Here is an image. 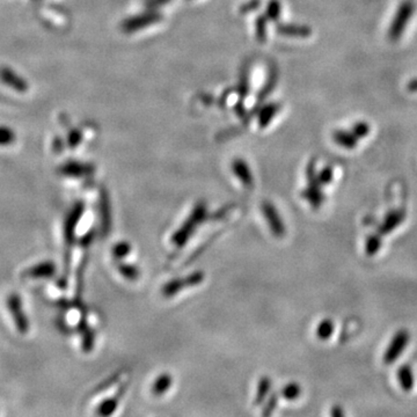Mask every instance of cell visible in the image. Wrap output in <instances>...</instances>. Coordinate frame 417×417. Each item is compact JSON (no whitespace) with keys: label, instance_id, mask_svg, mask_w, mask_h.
<instances>
[{"label":"cell","instance_id":"cell-4","mask_svg":"<svg viewBox=\"0 0 417 417\" xmlns=\"http://www.w3.org/2000/svg\"><path fill=\"white\" fill-rule=\"evenodd\" d=\"M8 309L12 314V319L14 321L15 327L18 332L21 334H27L29 332L30 324L29 319L26 315V312L23 309V300L19 294H12L8 297L6 300Z\"/></svg>","mask_w":417,"mask_h":417},{"label":"cell","instance_id":"cell-33","mask_svg":"<svg viewBox=\"0 0 417 417\" xmlns=\"http://www.w3.org/2000/svg\"><path fill=\"white\" fill-rule=\"evenodd\" d=\"M235 204H232L228 205V206H225V208H220V210H218V211H217V213H215V215H213V219H222V218H223V217L226 216V213H228V211H230V210H232V208H235Z\"/></svg>","mask_w":417,"mask_h":417},{"label":"cell","instance_id":"cell-23","mask_svg":"<svg viewBox=\"0 0 417 417\" xmlns=\"http://www.w3.org/2000/svg\"><path fill=\"white\" fill-rule=\"evenodd\" d=\"M117 268H119V274L123 276L126 280L131 281V282H134V281H137L138 278H139V276H141V272H139V269L132 265H127V263H121V265H119V267H117Z\"/></svg>","mask_w":417,"mask_h":417},{"label":"cell","instance_id":"cell-34","mask_svg":"<svg viewBox=\"0 0 417 417\" xmlns=\"http://www.w3.org/2000/svg\"><path fill=\"white\" fill-rule=\"evenodd\" d=\"M407 90L409 91V92H417V78L413 79V80H410L408 82Z\"/></svg>","mask_w":417,"mask_h":417},{"label":"cell","instance_id":"cell-7","mask_svg":"<svg viewBox=\"0 0 417 417\" xmlns=\"http://www.w3.org/2000/svg\"><path fill=\"white\" fill-rule=\"evenodd\" d=\"M262 213H263L265 219L268 222L269 228L272 230V235H275L276 238H283L285 235V225H284L282 217L280 216V213L276 210L272 202H263Z\"/></svg>","mask_w":417,"mask_h":417},{"label":"cell","instance_id":"cell-11","mask_svg":"<svg viewBox=\"0 0 417 417\" xmlns=\"http://www.w3.org/2000/svg\"><path fill=\"white\" fill-rule=\"evenodd\" d=\"M100 217L101 232L102 235H107L112 228V208L107 193H101L100 196Z\"/></svg>","mask_w":417,"mask_h":417},{"label":"cell","instance_id":"cell-32","mask_svg":"<svg viewBox=\"0 0 417 417\" xmlns=\"http://www.w3.org/2000/svg\"><path fill=\"white\" fill-rule=\"evenodd\" d=\"M94 237H95V232H94V230H92V231L88 232L87 235L82 237V239L79 240V245L82 247L90 246L92 241H93Z\"/></svg>","mask_w":417,"mask_h":417},{"label":"cell","instance_id":"cell-16","mask_svg":"<svg viewBox=\"0 0 417 417\" xmlns=\"http://www.w3.org/2000/svg\"><path fill=\"white\" fill-rule=\"evenodd\" d=\"M302 198L309 202L314 208H320L324 202V195L321 191L320 187L309 186L302 191Z\"/></svg>","mask_w":417,"mask_h":417},{"label":"cell","instance_id":"cell-22","mask_svg":"<svg viewBox=\"0 0 417 417\" xmlns=\"http://www.w3.org/2000/svg\"><path fill=\"white\" fill-rule=\"evenodd\" d=\"M335 324L331 319H324L317 327V336L320 339H328L333 335Z\"/></svg>","mask_w":417,"mask_h":417},{"label":"cell","instance_id":"cell-35","mask_svg":"<svg viewBox=\"0 0 417 417\" xmlns=\"http://www.w3.org/2000/svg\"><path fill=\"white\" fill-rule=\"evenodd\" d=\"M331 414H332L333 416L335 417L344 416V412H343L342 408H339V407H333Z\"/></svg>","mask_w":417,"mask_h":417},{"label":"cell","instance_id":"cell-3","mask_svg":"<svg viewBox=\"0 0 417 417\" xmlns=\"http://www.w3.org/2000/svg\"><path fill=\"white\" fill-rule=\"evenodd\" d=\"M415 11V5L412 0H406L403 4L400 5L394 20L392 23L391 28L388 30V38L391 41H398L400 36L403 35L406 29L407 23H409L410 18Z\"/></svg>","mask_w":417,"mask_h":417},{"label":"cell","instance_id":"cell-19","mask_svg":"<svg viewBox=\"0 0 417 417\" xmlns=\"http://www.w3.org/2000/svg\"><path fill=\"white\" fill-rule=\"evenodd\" d=\"M272 388V381L269 377H262L259 385H257V395H255V403L260 405V403L265 401V398L268 396L270 393V390Z\"/></svg>","mask_w":417,"mask_h":417},{"label":"cell","instance_id":"cell-26","mask_svg":"<svg viewBox=\"0 0 417 417\" xmlns=\"http://www.w3.org/2000/svg\"><path fill=\"white\" fill-rule=\"evenodd\" d=\"M281 394L283 396L285 400L289 401H294L296 398H298L302 394V388L300 385L296 384V383H290L287 386H284L283 390L281 392Z\"/></svg>","mask_w":417,"mask_h":417},{"label":"cell","instance_id":"cell-30","mask_svg":"<svg viewBox=\"0 0 417 417\" xmlns=\"http://www.w3.org/2000/svg\"><path fill=\"white\" fill-rule=\"evenodd\" d=\"M318 180H319L321 186H322V184L326 186L328 183H331V181L333 180V168L329 167V166L324 168V169L318 174Z\"/></svg>","mask_w":417,"mask_h":417},{"label":"cell","instance_id":"cell-15","mask_svg":"<svg viewBox=\"0 0 417 417\" xmlns=\"http://www.w3.org/2000/svg\"><path fill=\"white\" fill-rule=\"evenodd\" d=\"M78 329L79 333L82 334V349L86 353H90L94 348L95 336H94L93 331L88 327V324L86 322L85 317H82V320L79 322Z\"/></svg>","mask_w":417,"mask_h":417},{"label":"cell","instance_id":"cell-20","mask_svg":"<svg viewBox=\"0 0 417 417\" xmlns=\"http://www.w3.org/2000/svg\"><path fill=\"white\" fill-rule=\"evenodd\" d=\"M383 235L380 233H374V235H370L366 238L365 241V253L368 254L369 257H373L379 252L380 248L383 247Z\"/></svg>","mask_w":417,"mask_h":417},{"label":"cell","instance_id":"cell-8","mask_svg":"<svg viewBox=\"0 0 417 417\" xmlns=\"http://www.w3.org/2000/svg\"><path fill=\"white\" fill-rule=\"evenodd\" d=\"M0 82L20 93H25L29 88L28 82L25 80V78L18 75L14 70H12L11 67H0Z\"/></svg>","mask_w":417,"mask_h":417},{"label":"cell","instance_id":"cell-14","mask_svg":"<svg viewBox=\"0 0 417 417\" xmlns=\"http://www.w3.org/2000/svg\"><path fill=\"white\" fill-rule=\"evenodd\" d=\"M334 142L344 149L353 150L357 145L358 138L353 131L336 130L333 134Z\"/></svg>","mask_w":417,"mask_h":417},{"label":"cell","instance_id":"cell-12","mask_svg":"<svg viewBox=\"0 0 417 417\" xmlns=\"http://www.w3.org/2000/svg\"><path fill=\"white\" fill-rule=\"evenodd\" d=\"M128 385H124L123 388H121L117 393H116L112 398L106 400L104 403H101L99 408H97V414L100 416H109L115 412L119 405V398H122V395L127 391Z\"/></svg>","mask_w":417,"mask_h":417},{"label":"cell","instance_id":"cell-10","mask_svg":"<svg viewBox=\"0 0 417 417\" xmlns=\"http://www.w3.org/2000/svg\"><path fill=\"white\" fill-rule=\"evenodd\" d=\"M55 274H56L55 263L52 261H45L28 269L25 275L34 280H41V278H50Z\"/></svg>","mask_w":417,"mask_h":417},{"label":"cell","instance_id":"cell-27","mask_svg":"<svg viewBox=\"0 0 417 417\" xmlns=\"http://www.w3.org/2000/svg\"><path fill=\"white\" fill-rule=\"evenodd\" d=\"M131 252V245L129 242L122 241L119 242L115 247H114V250H112V254H114V257L117 260H122L123 257H127L128 254Z\"/></svg>","mask_w":417,"mask_h":417},{"label":"cell","instance_id":"cell-29","mask_svg":"<svg viewBox=\"0 0 417 417\" xmlns=\"http://www.w3.org/2000/svg\"><path fill=\"white\" fill-rule=\"evenodd\" d=\"M353 132L356 134V137L359 139V138H364L365 136H368L370 132V127L369 124L365 123V122H359V123H356L353 128Z\"/></svg>","mask_w":417,"mask_h":417},{"label":"cell","instance_id":"cell-31","mask_svg":"<svg viewBox=\"0 0 417 417\" xmlns=\"http://www.w3.org/2000/svg\"><path fill=\"white\" fill-rule=\"evenodd\" d=\"M277 403H278V398H277V395L272 394L270 398H268V403L265 405V410H263V413L262 415L263 416H268V415H272V412L275 410L276 407H277Z\"/></svg>","mask_w":417,"mask_h":417},{"label":"cell","instance_id":"cell-28","mask_svg":"<svg viewBox=\"0 0 417 417\" xmlns=\"http://www.w3.org/2000/svg\"><path fill=\"white\" fill-rule=\"evenodd\" d=\"M86 263H87V257H84V261H82V265H79L78 272H77V298H80V294L82 292Z\"/></svg>","mask_w":417,"mask_h":417},{"label":"cell","instance_id":"cell-25","mask_svg":"<svg viewBox=\"0 0 417 417\" xmlns=\"http://www.w3.org/2000/svg\"><path fill=\"white\" fill-rule=\"evenodd\" d=\"M16 141V134L8 126H0V146H10Z\"/></svg>","mask_w":417,"mask_h":417},{"label":"cell","instance_id":"cell-13","mask_svg":"<svg viewBox=\"0 0 417 417\" xmlns=\"http://www.w3.org/2000/svg\"><path fill=\"white\" fill-rule=\"evenodd\" d=\"M60 173L63 176H71V178H80V176L90 174L93 171V168L88 165L79 164V163H67L60 167Z\"/></svg>","mask_w":417,"mask_h":417},{"label":"cell","instance_id":"cell-9","mask_svg":"<svg viewBox=\"0 0 417 417\" xmlns=\"http://www.w3.org/2000/svg\"><path fill=\"white\" fill-rule=\"evenodd\" d=\"M406 218V213L403 208H396L392 210L391 213H388L383 220V223L380 224L378 228V233L381 235H390L394 231L395 228H398L403 220Z\"/></svg>","mask_w":417,"mask_h":417},{"label":"cell","instance_id":"cell-17","mask_svg":"<svg viewBox=\"0 0 417 417\" xmlns=\"http://www.w3.org/2000/svg\"><path fill=\"white\" fill-rule=\"evenodd\" d=\"M233 171H235V176H238L239 180L245 184V187H247V188L253 187V176H252V171H250L246 163H243L242 160L235 161L233 164Z\"/></svg>","mask_w":417,"mask_h":417},{"label":"cell","instance_id":"cell-18","mask_svg":"<svg viewBox=\"0 0 417 417\" xmlns=\"http://www.w3.org/2000/svg\"><path fill=\"white\" fill-rule=\"evenodd\" d=\"M398 379L403 391H412V388L414 386V374L413 370H412L409 365H403L398 370Z\"/></svg>","mask_w":417,"mask_h":417},{"label":"cell","instance_id":"cell-24","mask_svg":"<svg viewBox=\"0 0 417 417\" xmlns=\"http://www.w3.org/2000/svg\"><path fill=\"white\" fill-rule=\"evenodd\" d=\"M281 33L285 35H291V36H302V38H307L312 30L309 29V27L304 26H282L280 28Z\"/></svg>","mask_w":417,"mask_h":417},{"label":"cell","instance_id":"cell-2","mask_svg":"<svg viewBox=\"0 0 417 417\" xmlns=\"http://www.w3.org/2000/svg\"><path fill=\"white\" fill-rule=\"evenodd\" d=\"M85 213V204L82 202H78L77 204L71 208V211L67 213V219L64 223V239L67 243V257H65V270L69 272L70 269V259H71V247L75 243V228L78 225L79 220Z\"/></svg>","mask_w":417,"mask_h":417},{"label":"cell","instance_id":"cell-21","mask_svg":"<svg viewBox=\"0 0 417 417\" xmlns=\"http://www.w3.org/2000/svg\"><path fill=\"white\" fill-rule=\"evenodd\" d=\"M173 383V378L171 374L168 373H164L160 377H158L156 380V383L153 384L152 392L154 395H163L164 393L169 390Z\"/></svg>","mask_w":417,"mask_h":417},{"label":"cell","instance_id":"cell-5","mask_svg":"<svg viewBox=\"0 0 417 417\" xmlns=\"http://www.w3.org/2000/svg\"><path fill=\"white\" fill-rule=\"evenodd\" d=\"M204 272H191L190 275L182 277V278H176L171 280L168 283L165 284L163 287V294L166 298H171L176 294H179L180 291L187 287H196L198 284H201L204 281Z\"/></svg>","mask_w":417,"mask_h":417},{"label":"cell","instance_id":"cell-6","mask_svg":"<svg viewBox=\"0 0 417 417\" xmlns=\"http://www.w3.org/2000/svg\"><path fill=\"white\" fill-rule=\"evenodd\" d=\"M410 341L409 332H407L405 329L398 331L395 334L394 337L392 339L390 346H388V349L385 351L384 354V363L386 365H391L395 363V361L398 359L403 351L406 349L408 343Z\"/></svg>","mask_w":417,"mask_h":417},{"label":"cell","instance_id":"cell-1","mask_svg":"<svg viewBox=\"0 0 417 417\" xmlns=\"http://www.w3.org/2000/svg\"><path fill=\"white\" fill-rule=\"evenodd\" d=\"M206 217H208L206 205L204 203L196 204V206L193 208V211L190 213V216L188 217V219L182 224V226L171 237V243L176 248L184 246L188 240H189L190 237L194 233L195 230L198 228V225L203 223Z\"/></svg>","mask_w":417,"mask_h":417}]
</instances>
